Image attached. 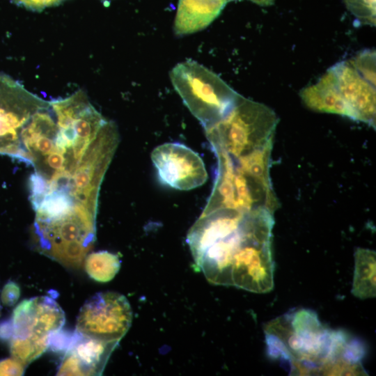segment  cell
I'll use <instances>...</instances> for the list:
<instances>
[{
  "label": "cell",
  "instance_id": "6da1fadb",
  "mask_svg": "<svg viewBox=\"0 0 376 376\" xmlns=\"http://www.w3.org/2000/svg\"><path fill=\"white\" fill-rule=\"evenodd\" d=\"M267 355L299 375L366 373L361 340L324 325L315 312L300 308L279 316L265 327Z\"/></svg>",
  "mask_w": 376,
  "mask_h": 376
},
{
  "label": "cell",
  "instance_id": "7a4b0ae2",
  "mask_svg": "<svg viewBox=\"0 0 376 376\" xmlns=\"http://www.w3.org/2000/svg\"><path fill=\"white\" fill-rule=\"evenodd\" d=\"M274 213L258 209L212 237L189 247L196 267L214 285L229 286L231 270L246 249L272 232Z\"/></svg>",
  "mask_w": 376,
  "mask_h": 376
},
{
  "label": "cell",
  "instance_id": "3957f363",
  "mask_svg": "<svg viewBox=\"0 0 376 376\" xmlns=\"http://www.w3.org/2000/svg\"><path fill=\"white\" fill-rule=\"evenodd\" d=\"M278 123L271 108L240 95L231 111L205 131L211 147L238 159L273 142Z\"/></svg>",
  "mask_w": 376,
  "mask_h": 376
},
{
  "label": "cell",
  "instance_id": "277c9868",
  "mask_svg": "<svg viewBox=\"0 0 376 376\" xmlns=\"http://www.w3.org/2000/svg\"><path fill=\"white\" fill-rule=\"evenodd\" d=\"M170 77L184 104L205 130L222 120L240 96L217 74L192 60L175 65Z\"/></svg>",
  "mask_w": 376,
  "mask_h": 376
},
{
  "label": "cell",
  "instance_id": "5b68a950",
  "mask_svg": "<svg viewBox=\"0 0 376 376\" xmlns=\"http://www.w3.org/2000/svg\"><path fill=\"white\" fill-rule=\"evenodd\" d=\"M96 215L75 203L68 214L59 218L35 219L38 250L66 267H79L95 240Z\"/></svg>",
  "mask_w": 376,
  "mask_h": 376
},
{
  "label": "cell",
  "instance_id": "8992f818",
  "mask_svg": "<svg viewBox=\"0 0 376 376\" xmlns=\"http://www.w3.org/2000/svg\"><path fill=\"white\" fill-rule=\"evenodd\" d=\"M10 320L11 356L26 366L48 348L51 335L65 323V314L54 299L40 296L22 301Z\"/></svg>",
  "mask_w": 376,
  "mask_h": 376
},
{
  "label": "cell",
  "instance_id": "52a82bcc",
  "mask_svg": "<svg viewBox=\"0 0 376 376\" xmlns=\"http://www.w3.org/2000/svg\"><path fill=\"white\" fill-rule=\"evenodd\" d=\"M49 104L58 129L56 143L60 148L72 150L73 160L78 164L107 120L81 90Z\"/></svg>",
  "mask_w": 376,
  "mask_h": 376
},
{
  "label": "cell",
  "instance_id": "ba28073f",
  "mask_svg": "<svg viewBox=\"0 0 376 376\" xmlns=\"http://www.w3.org/2000/svg\"><path fill=\"white\" fill-rule=\"evenodd\" d=\"M118 141L116 125L107 120L70 173L69 194L95 214L100 187Z\"/></svg>",
  "mask_w": 376,
  "mask_h": 376
},
{
  "label": "cell",
  "instance_id": "9c48e42d",
  "mask_svg": "<svg viewBox=\"0 0 376 376\" xmlns=\"http://www.w3.org/2000/svg\"><path fill=\"white\" fill-rule=\"evenodd\" d=\"M49 102L26 90L10 77L0 75V154L24 161L19 136L33 115Z\"/></svg>",
  "mask_w": 376,
  "mask_h": 376
},
{
  "label": "cell",
  "instance_id": "30bf717a",
  "mask_svg": "<svg viewBox=\"0 0 376 376\" xmlns=\"http://www.w3.org/2000/svg\"><path fill=\"white\" fill-rule=\"evenodd\" d=\"M132 320L131 306L124 295L109 291L98 292L81 308L76 331L104 341L119 343Z\"/></svg>",
  "mask_w": 376,
  "mask_h": 376
},
{
  "label": "cell",
  "instance_id": "8fae6325",
  "mask_svg": "<svg viewBox=\"0 0 376 376\" xmlns=\"http://www.w3.org/2000/svg\"><path fill=\"white\" fill-rule=\"evenodd\" d=\"M151 159L160 181L172 188L193 189L203 185L207 179L203 159L184 144L159 145L152 150Z\"/></svg>",
  "mask_w": 376,
  "mask_h": 376
},
{
  "label": "cell",
  "instance_id": "7c38bea8",
  "mask_svg": "<svg viewBox=\"0 0 376 376\" xmlns=\"http://www.w3.org/2000/svg\"><path fill=\"white\" fill-rule=\"evenodd\" d=\"M340 95L351 110L354 120L375 128V80L363 75L351 59L332 66Z\"/></svg>",
  "mask_w": 376,
  "mask_h": 376
},
{
  "label": "cell",
  "instance_id": "4fadbf2b",
  "mask_svg": "<svg viewBox=\"0 0 376 376\" xmlns=\"http://www.w3.org/2000/svg\"><path fill=\"white\" fill-rule=\"evenodd\" d=\"M118 342L83 335L76 330L58 366V375H100Z\"/></svg>",
  "mask_w": 376,
  "mask_h": 376
},
{
  "label": "cell",
  "instance_id": "5bb4252c",
  "mask_svg": "<svg viewBox=\"0 0 376 376\" xmlns=\"http://www.w3.org/2000/svg\"><path fill=\"white\" fill-rule=\"evenodd\" d=\"M49 107L34 113L20 133V147L25 162L33 166L56 150L55 141L58 129L48 111Z\"/></svg>",
  "mask_w": 376,
  "mask_h": 376
},
{
  "label": "cell",
  "instance_id": "9a60e30c",
  "mask_svg": "<svg viewBox=\"0 0 376 376\" xmlns=\"http://www.w3.org/2000/svg\"><path fill=\"white\" fill-rule=\"evenodd\" d=\"M299 95L304 105L312 111L338 114L354 120L351 110L339 91L333 67L315 84L304 88Z\"/></svg>",
  "mask_w": 376,
  "mask_h": 376
},
{
  "label": "cell",
  "instance_id": "2e32d148",
  "mask_svg": "<svg viewBox=\"0 0 376 376\" xmlns=\"http://www.w3.org/2000/svg\"><path fill=\"white\" fill-rule=\"evenodd\" d=\"M228 0H179L174 22L178 36L206 28L220 14Z\"/></svg>",
  "mask_w": 376,
  "mask_h": 376
},
{
  "label": "cell",
  "instance_id": "e0dca14e",
  "mask_svg": "<svg viewBox=\"0 0 376 376\" xmlns=\"http://www.w3.org/2000/svg\"><path fill=\"white\" fill-rule=\"evenodd\" d=\"M354 272L351 292L366 299L375 297L376 253L375 251L357 248L354 253Z\"/></svg>",
  "mask_w": 376,
  "mask_h": 376
},
{
  "label": "cell",
  "instance_id": "ac0fdd59",
  "mask_svg": "<svg viewBox=\"0 0 376 376\" xmlns=\"http://www.w3.org/2000/svg\"><path fill=\"white\" fill-rule=\"evenodd\" d=\"M84 260L86 273L91 279L101 283L112 280L120 268L118 256L107 251L91 253Z\"/></svg>",
  "mask_w": 376,
  "mask_h": 376
},
{
  "label": "cell",
  "instance_id": "d6986e66",
  "mask_svg": "<svg viewBox=\"0 0 376 376\" xmlns=\"http://www.w3.org/2000/svg\"><path fill=\"white\" fill-rule=\"evenodd\" d=\"M68 194L58 190L48 191L36 210V219L49 220L68 214L75 204Z\"/></svg>",
  "mask_w": 376,
  "mask_h": 376
},
{
  "label": "cell",
  "instance_id": "ffe728a7",
  "mask_svg": "<svg viewBox=\"0 0 376 376\" xmlns=\"http://www.w3.org/2000/svg\"><path fill=\"white\" fill-rule=\"evenodd\" d=\"M348 10L361 24L375 26V0H343Z\"/></svg>",
  "mask_w": 376,
  "mask_h": 376
},
{
  "label": "cell",
  "instance_id": "44dd1931",
  "mask_svg": "<svg viewBox=\"0 0 376 376\" xmlns=\"http://www.w3.org/2000/svg\"><path fill=\"white\" fill-rule=\"evenodd\" d=\"M30 200L35 211L49 191L48 179L39 172H34L29 178Z\"/></svg>",
  "mask_w": 376,
  "mask_h": 376
},
{
  "label": "cell",
  "instance_id": "7402d4cb",
  "mask_svg": "<svg viewBox=\"0 0 376 376\" xmlns=\"http://www.w3.org/2000/svg\"><path fill=\"white\" fill-rule=\"evenodd\" d=\"M20 296L19 286L13 281H8L3 288L0 300L4 306H13L18 301Z\"/></svg>",
  "mask_w": 376,
  "mask_h": 376
},
{
  "label": "cell",
  "instance_id": "603a6c76",
  "mask_svg": "<svg viewBox=\"0 0 376 376\" xmlns=\"http://www.w3.org/2000/svg\"><path fill=\"white\" fill-rule=\"evenodd\" d=\"M26 366L14 358L0 360V375H22Z\"/></svg>",
  "mask_w": 376,
  "mask_h": 376
},
{
  "label": "cell",
  "instance_id": "cb8c5ba5",
  "mask_svg": "<svg viewBox=\"0 0 376 376\" xmlns=\"http://www.w3.org/2000/svg\"><path fill=\"white\" fill-rule=\"evenodd\" d=\"M18 6L34 11H41L45 8L56 6L64 0H12Z\"/></svg>",
  "mask_w": 376,
  "mask_h": 376
},
{
  "label": "cell",
  "instance_id": "d4e9b609",
  "mask_svg": "<svg viewBox=\"0 0 376 376\" xmlns=\"http://www.w3.org/2000/svg\"><path fill=\"white\" fill-rule=\"evenodd\" d=\"M12 336V324L10 320L0 322V340H10Z\"/></svg>",
  "mask_w": 376,
  "mask_h": 376
},
{
  "label": "cell",
  "instance_id": "484cf974",
  "mask_svg": "<svg viewBox=\"0 0 376 376\" xmlns=\"http://www.w3.org/2000/svg\"><path fill=\"white\" fill-rule=\"evenodd\" d=\"M0 312H1V305H0Z\"/></svg>",
  "mask_w": 376,
  "mask_h": 376
}]
</instances>
